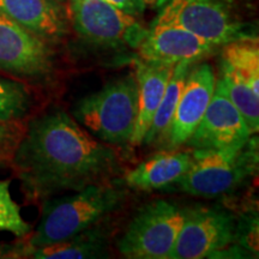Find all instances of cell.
I'll return each instance as SVG.
<instances>
[{"mask_svg": "<svg viewBox=\"0 0 259 259\" xmlns=\"http://www.w3.org/2000/svg\"><path fill=\"white\" fill-rule=\"evenodd\" d=\"M12 166L28 198L42 202L111 181L121 170L115 149L92 137L64 111L29 122L12 155Z\"/></svg>", "mask_w": 259, "mask_h": 259, "instance_id": "6da1fadb", "label": "cell"}, {"mask_svg": "<svg viewBox=\"0 0 259 259\" xmlns=\"http://www.w3.org/2000/svg\"><path fill=\"white\" fill-rule=\"evenodd\" d=\"M125 197L126 191L111 180L89 185L69 196L45 199L40 222L27 247L57 244L92 228L120 208Z\"/></svg>", "mask_w": 259, "mask_h": 259, "instance_id": "7a4b0ae2", "label": "cell"}, {"mask_svg": "<svg viewBox=\"0 0 259 259\" xmlns=\"http://www.w3.org/2000/svg\"><path fill=\"white\" fill-rule=\"evenodd\" d=\"M73 119L94 137L109 145L130 144L137 116L135 73L107 83L74 106Z\"/></svg>", "mask_w": 259, "mask_h": 259, "instance_id": "3957f363", "label": "cell"}, {"mask_svg": "<svg viewBox=\"0 0 259 259\" xmlns=\"http://www.w3.org/2000/svg\"><path fill=\"white\" fill-rule=\"evenodd\" d=\"M192 150V166L170 186L190 196L216 198L235 190L257 168L258 150L251 139L240 149Z\"/></svg>", "mask_w": 259, "mask_h": 259, "instance_id": "277c9868", "label": "cell"}, {"mask_svg": "<svg viewBox=\"0 0 259 259\" xmlns=\"http://www.w3.org/2000/svg\"><path fill=\"white\" fill-rule=\"evenodd\" d=\"M187 210L160 199L145 204L116 241V248L131 259H169Z\"/></svg>", "mask_w": 259, "mask_h": 259, "instance_id": "5b68a950", "label": "cell"}, {"mask_svg": "<svg viewBox=\"0 0 259 259\" xmlns=\"http://www.w3.org/2000/svg\"><path fill=\"white\" fill-rule=\"evenodd\" d=\"M154 23L186 29L215 47L254 36L235 14L234 0H167Z\"/></svg>", "mask_w": 259, "mask_h": 259, "instance_id": "8992f818", "label": "cell"}, {"mask_svg": "<svg viewBox=\"0 0 259 259\" xmlns=\"http://www.w3.org/2000/svg\"><path fill=\"white\" fill-rule=\"evenodd\" d=\"M70 18L83 40L99 47L137 48L147 30L106 0H70Z\"/></svg>", "mask_w": 259, "mask_h": 259, "instance_id": "52a82bcc", "label": "cell"}, {"mask_svg": "<svg viewBox=\"0 0 259 259\" xmlns=\"http://www.w3.org/2000/svg\"><path fill=\"white\" fill-rule=\"evenodd\" d=\"M235 239L229 213L215 209L187 210L169 259H200L222 251Z\"/></svg>", "mask_w": 259, "mask_h": 259, "instance_id": "ba28073f", "label": "cell"}, {"mask_svg": "<svg viewBox=\"0 0 259 259\" xmlns=\"http://www.w3.org/2000/svg\"><path fill=\"white\" fill-rule=\"evenodd\" d=\"M52 51L46 41L0 11V70L21 78L52 73Z\"/></svg>", "mask_w": 259, "mask_h": 259, "instance_id": "9c48e42d", "label": "cell"}, {"mask_svg": "<svg viewBox=\"0 0 259 259\" xmlns=\"http://www.w3.org/2000/svg\"><path fill=\"white\" fill-rule=\"evenodd\" d=\"M251 137L252 132L240 112L226 96L215 92L202 120L184 147L202 150L240 149Z\"/></svg>", "mask_w": 259, "mask_h": 259, "instance_id": "30bf717a", "label": "cell"}, {"mask_svg": "<svg viewBox=\"0 0 259 259\" xmlns=\"http://www.w3.org/2000/svg\"><path fill=\"white\" fill-rule=\"evenodd\" d=\"M215 46L198 35L176 25L153 23L136 50L139 60L148 64L176 66L194 64L209 57Z\"/></svg>", "mask_w": 259, "mask_h": 259, "instance_id": "8fae6325", "label": "cell"}, {"mask_svg": "<svg viewBox=\"0 0 259 259\" xmlns=\"http://www.w3.org/2000/svg\"><path fill=\"white\" fill-rule=\"evenodd\" d=\"M215 83L211 65L203 63L191 66L168 134L167 143L170 149L184 147L193 134L211 101Z\"/></svg>", "mask_w": 259, "mask_h": 259, "instance_id": "7c38bea8", "label": "cell"}, {"mask_svg": "<svg viewBox=\"0 0 259 259\" xmlns=\"http://www.w3.org/2000/svg\"><path fill=\"white\" fill-rule=\"evenodd\" d=\"M174 66L135 61V77L137 82V116L130 144L139 147L144 143L145 135L157 111Z\"/></svg>", "mask_w": 259, "mask_h": 259, "instance_id": "4fadbf2b", "label": "cell"}, {"mask_svg": "<svg viewBox=\"0 0 259 259\" xmlns=\"http://www.w3.org/2000/svg\"><path fill=\"white\" fill-rule=\"evenodd\" d=\"M193 150L162 151L142 162L125 174V184L130 189L154 191L170 187L192 166Z\"/></svg>", "mask_w": 259, "mask_h": 259, "instance_id": "5bb4252c", "label": "cell"}, {"mask_svg": "<svg viewBox=\"0 0 259 259\" xmlns=\"http://www.w3.org/2000/svg\"><path fill=\"white\" fill-rule=\"evenodd\" d=\"M0 11L42 40H56L66 32L58 0H0Z\"/></svg>", "mask_w": 259, "mask_h": 259, "instance_id": "9a60e30c", "label": "cell"}, {"mask_svg": "<svg viewBox=\"0 0 259 259\" xmlns=\"http://www.w3.org/2000/svg\"><path fill=\"white\" fill-rule=\"evenodd\" d=\"M22 253L36 259L106 258L108 257V242L102 232L89 228L57 244L27 247Z\"/></svg>", "mask_w": 259, "mask_h": 259, "instance_id": "2e32d148", "label": "cell"}, {"mask_svg": "<svg viewBox=\"0 0 259 259\" xmlns=\"http://www.w3.org/2000/svg\"><path fill=\"white\" fill-rule=\"evenodd\" d=\"M191 66L192 64L189 63H180L174 66L166 90H164L160 105L157 107V111L155 113L153 122L145 135L144 143L155 144L167 142L171 120H173L181 93L185 87Z\"/></svg>", "mask_w": 259, "mask_h": 259, "instance_id": "e0dca14e", "label": "cell"}, {"mask_svg": "<svg viewBox=\"0 0 259 259\" xmlns=\"http://www.w3.org/2000/svg\"><path fill=\"white\" fill-rule=\"evenodd\" d=\"M215 92L226 96L244 116L252 135L257 134L259 130V96L255 95L250 84L231 67L221 64L220 77L216 78L215 83Z\"/></svg>", "mask_w": 259, "mask_h": 259, "instance_id": "ac0fdd59", "label": "cell"}, {"mask_svg": "<svg viewBox=\"0 0 259 259\" xmlns=\"http://www.w3.org/2000/svg\"><path fill=\"white\" fill-rule=\"evenodd\" d=\"M221 64L231 67L259 96V45L257 36L240 37L222 46Z\"/></svg>", "mask_w": 259, "mask_h": 259, "instance_id": "d6986e66", "label": "cell"}, {"mask_svg": "<svg viewBox=\"0 0 259 259\" xmlns=\"http://www.w3.org/2000/svg\"><path fill=\"white\" fill-rule=\"evenodd\" d=\"M31 105L30 93L23 83L0 76V122L19 121Z\"/></svg>", "mask_w": 259, "mask_h": 259, "instance_id": "ffe728a7", "label": "cell"}, {"mask_svg": "<svg viewBox=\"0 0 259 259\" xmlns=\"http://www.w3.org/2000/svg\"><path fill=\"white\" fill-rule=\"evenodd\" d=\"M0 232H10L18 238H24L31 227L21 215L18 204L10 193V180H0Z\"/></svg>", "mask_w": 259, "mask_h": 259, "instance_id": "44dd1931", "label": "cell"}, {"mask_svg": "<svg viewBox=\"0 0 259 259\" xmlns=\"http://www.w3.org/2000/svg\"><path fill=\"white\" fill-rule=\"evenodd\" d=\"M24 130L18 121L0 122V160L12 158Z\"/></svg>", "mask_w": 259, "mask_h": 259, "instance_id": "7402d4cb", "label": "cell"}, {"mask_svg": "<svg viewBox=\"0 0 259 259\" xmlns=\"http://www.w3.org/2000/svg\"><path fill=\"white\" fill-rule=\"evenodd\" d=\"M106 2L134 17L143 14L145 9L143 0H106Z\"/></svg>", "mask_w": 259, "mask_h": 259, "instance_id": "603a6c76", "label": "cell"}, {"mask_svg": "<svg viewBox=\"0 0 259 259\" xmlns=\"http://www.w3.org/2000/svg\"><path fill=\"white\" fill-rule=\"evenodd\" d=\"M16 255L14 254V251L4 244H0V258H14Z\"/></svg>", "mask_w": 259, "mask_h": 259, "instance_id": "cb8c5ba5", "label": "cell"}, {"mask_svg": "<svg viewBox=\"0 0 259 259\" xmlns=\"http://www.w3.org/2000/svg\"><path fill=\"white\" fill-rule=\"evenodd\" d=\"M145 6H161L166 4L167 0H143Z\"/></svg>", "mask_w": 259, "mask_h": 259, "instance_id": "d4e9b609", "label": "cell"}]
</instances>
